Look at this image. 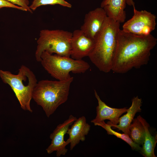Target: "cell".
<instances>
[{"instance_id": "13", "label": "cell", "mask_w": 157, "mask_h": 157, "mask_svg": "<svg viewBox=\"0 0 157 157\" xmlns=\"http://www.w3.org/2000/svg\"><path fill=\"white\" fill-rule=\"evenodd\" d=\"M142 101L141 98L138 96L134 97L132 100L131 106L128 109L126 113L119 118V124L113 125L109 123H107L111 125L114 129H117L118 130L122 131L124 133L129 136V127L134 119L136 114L141 112Z\"/></svg>"}, {"instance_id": "8", "label": "cell", "mask_w": 157, "mask_h": 157, "mask_svg": "<svg viewBox=\"0 0 157 157\" xmlns=\"http://www.w3.org/2000/svg\"><path fill=\"white\" fill-rule=\"evenodd\" d=\"M77 118L72 115L62 123L58 124L50 135L51 143L46 150L48 154L56 151V156L59 157L66 154L67 151L66 146L68 144L64 140L65 135L67 133L69 126Z\"/></svg>"}, {"instance_id": "11", "label": "cell", "mask_w": 157, "mask_h": 157, "mask_svg": "<svg viewBox=\"0 0 157 157\" xmlns=\"http://www.w3.org/2000/svg\"><path fill=\"white\" fill-rule=\"evenodd\" d=\"M94 94L98 105L96 108V116L91 122L94 124L108 119L110 121L108 122L109 123L113 125L117 124L120 116L126 112L128 109L126 107L118 108L110 107L101 100L95 90H94Z\"/></svg>"}, {"instance_id": "7", "label": "cell", "mask_w": 157, "mask_h": 157, "mask_svg": "<svg viewBox=\"0 0 157 157\" xmlns=\"http://www.w3.org/2000/svg\"><path fill=\"white\" fill-rule=\"evenodd\" d=\"M133 15L122 26L124 31L139 35H147L154 31L156 26V16L146 10H137L133 7Z\"/></svg>"}, {"instance_id": "21", "label": "cell", "mask_w": 157, "mask_h": 157, "mask_svg": "<svg viewBox=\"0 0 157 157\" xmlns=\"http://www.w3.org/2000/svg\"><path fill=\"white\" fill-rule=\"evenodd\" d=\"M126 4L130 6H135V3L133 0H126Z\"/></svg>"}, {"instance_id": "9", "label": "cell", "mask_w": 157, "mask_h": 157, "mask_svg": "<svg viewBox=\"0 0 157 157\" xmlns=\"http://www.w3.org/2000/svg\"><path fill=\"white\" fill-rule=\"evenodd\" d=\"M95 45V41L86 35L80 29L72 33L71 40L70 56L75 60H81L88 56Z\"/></svg>"}, {"instance_id": "12", "label": "cell", "mask_w": 157, "mask_h": 157, "mask_svg": "<svg viewBox=\"0 0 157 157\" xmlns=\"http://www.w3.org/2000/svg\"><path fill=\"white\" fill-rule=\"evenodd\" d=\"M90 129V126L87 122L84 116L79 117L74 121L67 133L69 136L66 141L68 144H70L71 150L80 141L85 140V136L88 133Z\"/></svg>"}, {"instance_id": "1", "label": "cell", "mask_w": 157, "mask_h": 157, "mask_svg": "<svg viewBox=\"0 0 157 157\" xmlns=\"http://www.w3.org/2000/svg\"><path fill=\"white\" fill-rule=\"evenodd\" d=\"M157 39L151 34L139 35L119 29L111 71L123 74L147 64Z\"/></svg>"}, {"instance_id": "5", "label": "cell", "mask_w": 157, "mask_h": 157, "mask_svg": "<svg viewBox=\"0 0 157 157\" xmlns=\"http://www.w3.org/2000/svg\"><path fill=\"white\" fill-rule=\"evenodd\" d=\"M41 64L52 77L60 81L70 78V72L83 73L90 68L89 64L81 60H75L70 57L52 55L46 51L42 52L40 57Z\"/></svg>"}, {"instance_id": "6", "label": "cell", "mask_w": 157, "mask_h": 157, "mask_svg": "<svg viewBox=\"0 0 157 157\" xmlns=\"http://www.w3.org/2000/svg\"><path fill=\"white\" fill-rule=\"evenodd\" d=\"M72 35V33L62 30H42L37 41L35 55L36 60L40 62L41 56L44 51L50 54L55 53L70 57Z\"/></svg>"}, {"instance_id": "16", "label": "cell", "mask_w": 157, "mask_h": 157, "mask_svg": "<svg viewBox=\"0 0 157 157\" xmlns=\"http://www.w3.org/2000/svg\"><path fill=\"white\" fill-rule=\"evenodd\" d=\"M129 137L135 143L140 145L144 143L145 136L144 127L138 117L134 118L129 127Z\"/></svg>"}, {"instance_id": "2", "label": "cell", "mask_w": 157, "mask_h": 157, "mask_svg": "<svg viewBox=\"0 0 157 157\" xmlns=\"http://www.w3.org/2000/svg\"><path fill=\"white\" fill-rule=\"evenodd\" d=\"M120 25V23L107 17L94 38V47L88 56L96 67L105 73L112 70Z\"/></svg>"}, {"instance_id": "20", "label": "cell", "mask_w": 157, "mask_h": 157, "mask_svg": "<svg viewBox=\"0 0 157 157\" xmlns=\"http://www.w3.org/2000/svg\"><path fill=\"white\" fill-rule=\"evenodd\" d=\"M4 7L12 8L23 11H27L24 8L16 6L6 0H0V9Z\"/></svg>"}, {"instance_id": "3", "label": "cell", "mask_w": 157, "mask_h": 157, "mask_svg": "<svg viewBox=\"0 0 157 157\" xmlns=\"http://www.w3.org/2000/svg\"><path fill=\"white\" fill-rule=\"evenodd\" d=\"M74 78L64 81L43 80L37 82L32 99L42 108L48 117L67 100Z\"/></svg>"}, {"instance_id": "10", "label": "cell", "mask_w": 157, "mask_h": 157, "mask_svg": "<svg viewBox=\"0 0 157 157\" xmlns=\"http://www.w3.org/2000/svg\"><path fill=\"white\" fill-rule=\"evenodd\" d=\"M107 17L102 8H97L86 14L84 23L80 29L88 36L94 39Z\"/></svg>"}, {"instance_id": "14", "label": "cell", "mask_w": 157, "mask_h": 157, "mask_svg": "<svg viewBox=\"0 0 157 157\" xmlns=\"http://www.w3.org/2000/svg\"><path fill=\"white\" fill-rule=\"evenodd\" d=\"M126 4V0H103L101 7L108 17L120 23L124 22L126 18L124 9Z\"/></svg>"}, {"instance_id": "19", "label": "cell", "mask_w": 157, "mask_h": 157, "mask_svg": "<svg viewBox=\"0 0 157 157\" xmlns=\"http://www.w3.org/2000/svg\"><path fill=\"white\" fill-rule=\"evenodd\" d=\"M13 4H17L26 9L27 11L32 13V10L29 8L28 5L29 1L28 0H6Z\"/></svg>"}, {"instance_id": "17", "label": "cell", "mask_w": 157, "mask_h": 157, "mask_svg": "<svg viewBox=\"0 0 157 157\" xmlns=\"http://www.w3.org/2000/svg\"><path fill=\"white\" fill-rule=\"evenodd\" d=\"M94 124L95 126L101 127L106 130L108 135H114L117 138L123 140L130 146L132 150L137 151H141L142 147L140 145L133 142L129 136L124 133H120L113 130L111 128V125L106 123L104 121L96 123Z\"/></svg>"}, {"instance_id": "4", "label": "cell", "mask_w": 157, "mask_h": 157, "mask_svg": "<svg viewBox=\"0 0 157 157\" xmlns=\"http://www.w3.org/2000/svg\"><path fill=\"white\" fill-rule=\"evenodd\" d=\"M0 76L4 83L10 87L21 108L32 112L30 102L34 89L38 82L33 72L27 67L22 65L17 74L1 70Z\"/></svg>"}, {"instance_id": "18", "label": "cell", "mask_w": 157, "mask_h": 157, "mask_svg": "<svg viewBox=\"0 0 157 157\" xmlns=\"http://www.w3.org/2000/svg\"><path fill=\"white\" fill-rule=\"evenodd\" d=\"M55 4H59L69 8H71L72 6L71 4L65 0H34L29 7L31 10L34 11L40 6Z\"/></svg>"}, {"instance_id": "15", "label": "cell", "mask_w": 157, "mask_h": 157, "mask_svg": "<svg viewBox=\"0 0 157 157\" xmlns=\"http://www.w3.org/2000/svg\"><path fill=\"white\" fill-rule=\"evenodd\" d=\"M138 117L142 124L145 130L144 140L141 150L142 154L145 157H156L154 154V149L157 140L150 132L149 129V125L146 121L140 115Z\"/></svg>"}]
</instances>
